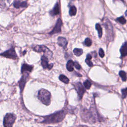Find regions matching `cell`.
Returning a JSON list of instances; mask_svg holds the SVG:
<instances>
[{
    "mask_svg": "<svg viewBox=\"0 0 127 127\" xmlns=\"http://www.w3.org/2000/svg\"><path fill=\"white\" fill-rule=\"evenodd\" d=\"M65 115V111L64 110H63L56 113L45 117L42 123L45 124H53L59 123L64 120Z\"/></svg>",
    "mask_w": 127,
    "mask_h": 127,
    "instance_id": "obj_1",
    "label": "cell"
},
{
    "mask_svg": "<svg viewBox=\"0 0 127 127\" xmlns=\"http://www.w3.org/2000/svg\"><path fill=\"white\" fill-rule=\"evenodd\" d=\"M38 98L44 105H49L50 104L51 93L46 89H40L38 92Z\"/></svg>",
    "mask_w": 127,
    "mask_h": 127,
    "instance_id": "obj_2",
    "label": "cell"
},
{
    "mask_svg": "<svg viewBox=\"0 0 127 127\" xmlns=\"http://www.w3.org/2000/svg\"><path fill=\"white\" fill-rule=\"evenodd\" d=\"M81 117L84 122H88L89 123H94L95 122V116L93 112L91 110H87L86 109H83L82 110Z\"/></svg>",
    "mask_w": 127,
    "mask_h": 127,
    "instance_id": "obj_3",
    "label": "cell"
},
{
    "mask_svg": "<svg viewBox=\"0 0 127 127\" xmlns=\"http://www.w3.org/2000/svg\"><path fill=\"white\" fill-rule=\"evenodd\" d=\"M16 119V116L12 113H7L3 119V124L4 127H12Z\"/></svg>",
    "mask_w": 127,
    "mask_h": 127,
    "instance_id": "obj_4",
    "label": "cell"
},
{
    "mask_svg": "<svg viewBox=\"0 0 127 127\" xmlns=\"http://www.w3.org/2000/svg\"><path fill=\"white\" fill-rule=\"evenodd\" d=\"M33 50L38 52H43L44 53V56H45L48 58H51L52 57L53 53L50 51L47 47L42 45V46H36L33 48Z\"/></svg>",
    "mask_w": 127,
    "mask_h": 127,
    "instance_id": "obj_5",
    "label": "cell"
},
{
    "mask_svg": "<svg viewBox=\"0 0 127 127\" xmlns=\"http://www.w3.org/2000/svg\"><path fill=\"white\" fill-rule=\"evenodd\" d=\"M0 55L7 58H10L13 59H16L17 58L15 50L13 47L10 48L8 50L5 51L4 52L0 54Z\"/></svg>",
    "mask_w": 127,
    "mask_h": 127,
    "instance_id": "obj_6",
    "label": "cell"
},
{
    "mask_svg": "<svg viewBox=\"0 0 127 127\" xmlns=\"http://www.w3.org/2000/svg\"><path fill=\"white\" fill-rule=\"evenodd\" d=\"M62 25V21L60 18H59L56 22V24L53 29V30L49 33L50 34L52 35L55 33H60L61 32V26Z\"/></svg>",
    "mask_w": 127,
    "mask_h": 127,
    "instance_id": "obj_7",
    "label": "cell"
},
{
    "mask_svg": "<svg viewBox=\"0 0 127 127\" xmlns=\"http://www.w3.org/2000/svg\"><path fill=\"white\" fill-rule=\"evenodd\" d=\"M41 65L44 68H48L51 69L53 66V64H48V59L45 56L43 55L41 57Z\"/></svg>",
    "mask_w": 127,
    "mask_h": 127,
    "instance_id": "obj_8",
    "label": "cell"
},
{
    "mask_svg": "<svg viewBox=\"0 0 127 127\" xmlns=\"http://www.w3.org/2000/svg\"><path fill=\"white\" fill-rule=\"evenodd\" d=\"M23 75L21 78V79L19 80V87L20 88V91H22L25 84L26 82L27 81V79L29 75V72H23Z\"/></svg>",
    "mask_w": 127,
    "mask_h": 127,
    "instance_id": "obj_9",
    "label": "cell"
},
{
    "mask_svg": "<svg viewBox=\"0 0 127 127\" xmlns=\"http://www.w3.org/2000/svg\"><path fill=\"white\" fill-rule=\"evenodd\" d=\"M74 87L77 92L79 97H80V98H81L85 92V89L83 85L80 82H78L74 85Z\"/></svg>",
    "mask_w": 127,
    "mask_h": 127,
    "instance_id": "obj_10",
    "label": "cell"
},
{
    "mask_svg": "<svg viewBox=\"0 0 127 127\" xmlns=\"http://www.w3.org/2000/svg\"><path fill=\"white\" fill-rule=\"evenodd\" d=\"M67 42L66 39L63 37H59L58 38V45L63 48H65L67 45Z\"/></svg>",
    "mask_w": 127,
    "mask_h": 127,
    "instance_id": "obj_11",
    "label": "cell"
},
{
    "mask_svg": "<svg viewBox=\"0 0 127 127\" xmlns=\"http://www.w3.org/2000/svg\"><path fill=\"white\" fill-rule=\"evenodd\" d=\"M33 66L24 64L21 67V72H30L33 69Z\"/></svg>",
    "mask_w": 127,
    "mask_h": 127,
    "instance_id": "obj_12",
    "label": "cell"
},
{
    "mask_svg": "<svg viewBox=\"0 0 127 127\" xmlns=\"http://www.w3.org/2000/svg\"><path fill=\"white\" fill-rule=\"evenodd\" d=\"M59 13H60V8H59V3H56L53 9L50 11V13L52 16H54V15L59 14Z\"/></svg>",
    "mask_w": 127,
    "mask_h": 127,
    "instance_id": "obj_13",
    "label": "cell"
},
{
    "mask_svg": "<svg viewBox=\"0 0 127 127\" xmlns=\"http://www.w3.org/2000/svg\"><path fill=\"white\" fill-rule=\"evenodd\" d=\"M120 53L122 57L127 56V43H125L120 49Z\"/></svg>",
    "mask_w": 127,
    "mask_h": 127,
    "instance_id": "obj_14",
    "label": "cell"
},
{
    "mask_svg": "<svg viewBox=\"0 0 127 127\" xmlns=\"http://www.w3.org/2000/svg\"><path fill=\"white\" fill-rule=\"evenodd\" d=\"M13 5L15 8H19L20 7H24L27 5V2L26 1L21 2L19 0H15L14 2Z\"/></svg>",
    "mask_w": 127,
    "mask_h": 127,
    "instance_id": "obj_15",
    "label": "cell"
},
{
    "mask_svg": "<svg viewBox=\"0 0 127 127\" xmlns=\"http://www.w3.org/2000/svg\"><path fill=\"white\" fill-rule=\"evenodd\" d=\"M73 66H74V62L71 60H69L66 64V69L69 71H72L73 70Z\"/></svg>",
    "mask_w": 127,
    "mask_h": 127,
    "instance_id": "obj_16",
    "label": "cell"
},
{
    "mask_svg": "<svg viewBox=\"0 0 127 127\" xmlns=\"http://www.w3.org/2000/svg\"><path fill=\"white\" fill-rule=\"evenodd\" d=\"M96 29L98 31V34L99 38H101L102 36V29L101 25L99 23H97L95 25Z\"/></svg>",
    "mask_w": 127,
    "mask_h": 127,
    "instance_id": "obj_17",
    "label": "cell"
},
{
    "mask_svg": "<svg viewBox=\"0 0 127 127\" xmlns=\"http://www.w3.org/2000/svg\"><path fill=\"white\" fill-rule=\"evenodd\" d=\"M59 79L62 81L64 83H66V84H67L69 82V79L65 75H63V74H61L59 76Z\"/></svg>",
    "mask_w": 127,
    "mask_h": 127,
    "instance_id": "obj_18",
    "label": "cell"
},
{
    "mask_svg": "<svg viewBox=\"0 0 127 127\" xmlns=\"http://www.w3.org/2000/svg\"><path fill=\"white\" fill-rule=\"evenodd\" d=\"M92 59V57L90 55L88 54L86 56V59L85 60V63L89 66H93V63L92 62H91V59Z\"/></svg>",
    "mask_w": 127,
    "mask_h": 127,
    "instance_id": "obj_19",
    "label": "cell"
},
{
    "mask_svg": "<svg viewBox=\"0 0 127 127\" xmlns=\"http://www.w3.org/2000/svg\"><path fill=\"white\" fill-rule=\"evenodd\" d=\"M76 8L74 6H72L70 7L69 11V14L70 16H74L76 13Z\"/></svg>",
    "mask_w": 127,
    "mask_h": 127,
    "instance_id": "obj_20",
    "label": "cell"
},
{
    "mask_svg": "<svg viewBox=\"0 0 127 127\" xmlns=\"http://www.w3.org/2000/svg\"><path fill=\"white\" fill-rule=\"evenodd\" d=\"M73 53L76 56H80L83 53V50L81 49L75 48L73 50Z\"/></svg>",
    "mask_w": 127,
    "mask_h": 127,
    "instance_id": "obj_21",
    "label": "cell"
},
{
    "mask_svg": "<svg viewBox=\"0 0 127 127\" xmlns=\"http://www.w3.org/2000/svg\"><path fill=\"white\" fill-rule=\"evenodd\" d=\"M119 75L122 78V79L123 81H126L127 80V76L125 71H120L119 72Z\"/></svg>",
    "mask_w": 127,
    "mask_h": 127,
    "instance_id": "obj_22",
    "label": "cell"
},
{
    "mask_svg": "<svg viewBox=\"0 0 127 127\" xmlns=\"http://www.w3.org/2000/svg\"><path fill=\"white\" fill-rule=\"evenodd\" d=\"M117 20L122 24H124L126 22V20L124 16H121L117 19Z\"/></svg>",
    "mask_w": 127,
    "mask_h": 127,
    "instance_id": "obj_23",
    "label": "cell"
},
{
    "mask_svg": "<svg viewBox=\"0 0 127 127\" xmlns=\"http://www.w3.org/2000/svg\"><path fill=\"white\" fill-rule=\"evenodd\" d=\"M83 84H84V87L87 89H89L90 88L91 85V84L89 80H86L85 81H84Z\"/></svg>",
    "mask_w": 127,
    "mask_h": 127,
    "instance_id": "obj_24",
    "label": "cell"
},
{
    "mask_svg": "<svg viewBox=\"0 0 127 127\" xmlns=\"http://www.w3.org/2000/svg\"><path fill=\"white\" fill-rule=\"evenodd\" d=\"M84 43L85 45L88 47H89L92 44V41L91 40V39L89 38H87L85 39V41H84Z\"/></svg>",
    "mask_w": 127,
    "mask_h": 127,
    "instance_id": "obj_25",
    "label": "cell"
},
{
    "mask_svg": "<svg viewBox=\"0 0 127 127\" xmlns=\"http://www.w3.org/2000/svg\"><path fill=\"white\" fill-rule=\"evenodd\" d=\"M122 98H125L127 96V88L123 89L122 90Z\"/></svg>",
    "mask_w": 127,
    "mask_h": 127,
    "instance_id": "obj_26",
    "label": "cell"
},
{
    "mask_svg": "<svg viewBox=\"0 0 127 127\" xmlns=\"http://www.w3.org/2000/svg\"><path fill=\"white\" fill-rule=\"evenodd\" d=\"M99 56H100V57L101 58H103L104 57V52L103 51V50L102 49V48H100L99 50Z\"/></svg>",
    "mask_w": 127,
    "mask_h": 127,
    "instance_id": "obj_27",
    "label": "cell"
},
{
    "mask_svg": "<svg viewBox=\"0 0 127 127\" xmlns=\"http://www.w3.org/2000/svg\"><path fill=\"white\" fill-rule=\"evenodd\" d=\"M74 66L75 67V68L77 69H80L81 68V66H80V64L77 62H75L74 63Z\"/></svg>",
    "mask_w": 127,
    "mask_h": 127,
    "instance_id": "obj_28",
    "label": "cell"
},
{
    "mask_svg": "<svg viewBox=\"0 0 127 127\" xmlns=\"http://www.w3.org/2000/svg\"><path fill=\"white\" fill-rule=\"evenodd\" d=\"M87 127V126H82V125H81V126H79L78 127Z\"/></svg>",
    "mask_w": 127,
    "mask_h": 127,
    "instance_id": "obj_29",
    "label": "cell"
},
{
    "mask_svg": "<svg viewBox=\"0 0 127 127\" xmlns=\"http://www.w3.org/2000/svg\"><path fill=\"white\" fill-rule=\"evenodd\" d=\"M125 15H126V16H127V10H126V12H125Z\"/></svg>",
    "mask_w": 127,
    "mask_h": 127,
    "instance_id": "obj_30",
    "label": "cell"
},
{
    "mask_svg": "<svg viewBox=\"0 0 127 127\" xmlns=\"http://www.w3.org/2000/svg\"><path fill=\"white\" fill-rule=\"evenodd\" d=\"M1 96H2V95H1V93H0V99L1 98Z\"/></svg>",
    "mask_w": 127,
    "mask_h": 127,
    "instance_id": "obj_31",
    "label": "cell"
},
{
    "mask_svg": "<svg viewBox=\"0 0 127 127\" xmlns=\"http://www.w3.org/2000/svg\"></svg>",
    "mask_w": 127,
    "mask_h": 127,
    "instance_id": "obj_32",
    "label": "cell"
},
{
    "mask_svg": "<svg viewBox=\"0 0 127 127\" xmlns=\"http://www.w3.org/2000/svg\"></svg>",
    "mask_w": 127,
    "mask_h": 127,
    "instance_id": "obj_33",
    "label": "cell"
}]
</instances>
